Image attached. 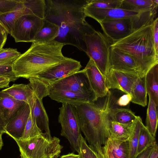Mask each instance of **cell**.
I'll list each match as a JSON object with an SVG mask.
<instances>
[{
  "instance_id": "6",
  "label": "cell",
  "mask_w": 158,
  "mask_h": 158,
  "mask_svg": "<svg viewBox=\"0 0 158 158\" xmlns=\"http://www.w3.org/2000/svg\"><path fill=\"white\" fill-rule=\"evenodd\" d=\"M85 53L105 77L110 70L111 45L112 42L104 34L95 31L83 36Z\"/></svg>"
},
{
  "instance_id": "14",
  "label": "cell",
  "mask_w": 158,
  "mask_h": 158,
  "mask_svg": "<svg viewBox=\"0 0 158 158\" xmlns=\"http://www.w3.org/2000/svg\"><path fill=\"white\" fill-rule=\"evenodd\" d=\"M30 113L29 105L25 103L6 124V133L15 140L21 139Z\"/></svg>"
},
{
  "instance_id": "13",
  "label": "cell",
  "mask_w": 158,
  "mask_h": 158,
  "mask_svg": "<svg viewBox=\"0 0 158 158\" xmlns=\"http://www.w3.org/2000/svg\"><path fill=\"white\" fill-rule=\"evenodd\" d=\"M110 69L139 75L138 66L133 58L128 54L115 48L111 47Z\"/></svg>"
},
{
  "instance_id": "15",
  "label": "cell",
  "mask_w": 158,
  "mask_h": 158,
  "mask_svg": "<svg viewBox=\"0 0 158 158\" xmlns=\"http://www.w3.org/2000/svg\"><path fill=\"white\" fill-rule=\"evenodd\" d=\"M87 4V3H86ZM86 5L84 12L86 17H89L98 23L106 19L132 18L139 13L135 11L118 9H101L90 7Z\"/></svg>"
},
{
  "instance_id": "43",
  "label": "cell",
  "mask_w": 158,
  "mask_h": 158,
  "mask_svg": "<svg viewBox=\"0 0 158 158\" xmlns=\"http://www.w3.org/2000/svg\"><path fill=\"white\" fill-rule=\"evenodd\" d=\"M10 82L8 78L0 77V88H8Z\"/></svg>"
},
{
  "instance_id": "29",
  "label": "cell",
  "mask_w": 158,
  "mask_h": 158,
  "mask_svg": "<svg viewBox=\"0 0 158 158\" xmlns=\"http://www.w3.org/2000/svg\"><path fill=\"white\" fill-rule=\"evenodd\" d=\"M158 106L149 98L147 109L145 127L154 137H155L158 126Z\"/></svg>"
},
{
  "instance_id": "30",
  "label": "cell",
  "mask_w": 158,
  "mask_h": 158,
  "mask_svg": "<svg viewBox=\"0 0 158 158\" xmlns=\"http://www.w3.org/2000/svg\"><path fill=\"white\" fill-rule=\"evenodd\" d=\"M142 123L141 118L138 116L135 121L132 133L128 139L129 145V158H136L137 156L139 135Z\"/></svg>"
},
{
  "instance_id": "3",
  "label": "cell",
  "mask_w": 158,
  "mask_h": 158,
  "mask_svg": "<svg viewBox=\"0 0 158 158\" xmlns=\"http://www.w3.org/2000/svg\"><path fill=\"white\" fill-rule=\"evenodd\" d=\"M152 30L153 23L144 26L125 38L112 43L110 46L133 58L138 66L139 76L141 77L158 64V53L155 46Z\"/></svg>"
},
{
  "instance_id": "49",
  "label": "cell",
  "mask_w": 158,
  "mask_h": 158,
  "mask_svg": "<svg viewBox=\"0 0 158 158\" xmlns=\"http://www.w3.org/2000/svg\"><path fill=\"white\" fill-rule=\"evenodd\" d=\"M1 99V98L0 97V100Z\"/></svg>"
},
{
  "instance_id": "18",
  "label": "cell",
  "mask_w": 158,
  "mask_h": 158,
  "mask_svg": "<svg viewBox=\"0 0 158 158\" xmlns=\"http://www.w3.org/2000/svg\"><path fill=\"white\" fill-rule=\"evenodd\" d=\"M0 112L6 124L13 118L22 106L26 103L15 99L8 94L0 91Z\"/></svg>"
},
{
  "instance_id": "40",
  "label": "cell",
  "mask_w": 158,
  "mask_h": 158,
  "mask_svg": "<svg viewBox=\"0 0 158 158\" xmlns=\"http://www.w3.org/2000/svg\"><path fill=\"white\" fill-rule=\"evenodd\" d=\"M90 147L94 150L97 158H106L102 146L97 144L94 147Z\"/></svg>"
},
{
  "instance_id": "9",
  "label": "cell",
  "mask_w": 158,
  "mask_h": 158,
  "mask_svg": "<svg viewBox=\"0 0 158 158\" xmlns=\"http://www.w3.org/2000/svg\"><path fill=\"white\" fill-rule=\"evenodd\" d=\"M50 90H66L94 95L84 69L69 75L50 85Z\"/></svg>"
},
{
  "instance_id": "39",
  "label": "cell",
  "mask_w": 158,
  "mask_h": 158,
  "mask_svg": "<svg viewBox=\"0 0 158 158\" xmlns=\"http://www.w3.org/2000/svg\"><path fill=\"white\" fill-rule=\"evenodd\" d=\"M156 144L150 146L138 155L136 158H149Z\"/></svg>"
},
{
  "instance_id": "42",
  "label": "cell",
  "mask_w": 158,
  "mask_h": 158,
  "mask_svg": "<svg viewBox=\"0 0 158 158\" xmlns=\"http://www.w3.org/2000/svg\"><path fill=\"white\" fill-rule=\"evenodd\" d=\"M8 34L6 32H0V51L6 43Z\"/></svg>"
},
{
  "instance_id": "44",
  "label": "cell",
  "mask_w": 158,
  "mask_h": 158,
  "mask_svg": "<svg viewBox=\"0 0 158 158\" xmlns=\"http://www.w3.org/2000/svg\"><path fill=\"white\" fill-rule=\"evenodd\" d=\"M6 124L0 112V131L2 134L6 133L5 127Z\"/></svg>"
},
{
  "instance_id": "33",
  "label": "cell",
  "mask_w": 158,
  "mask_h": 158,
  "mask_svg": "<svg viewBox=\"0 0 158 158\" xmlns=\"http://www.w3.org/2000/svg\"><path fill=\"white\" fill-rule=\"evenodd\" d=\"M21 55L15 48H2L0 51V63L12 66L16 60Z\"/></svg>"
},
{
  "instance_id": "20",
  "label": "cell",
  "mask_w": 158,
  "mask_h": 158,
  "mask_svg": "<svg viewBox=\"0 0 158 158\" xmlns=\"http://www.w3.org/2000/svg\"><path fill=\"white\" fill-rule=\"evenodd\" d=\"M43 98L35 95L33 106L30 108L31 112L35 118L39 127L42 131L51 135L48 117L42 101Z\"/></svg>"
},
{
  "instance_id": "4",
  "label": "cell",
  "mask_w": 158,
  "mask_h": 158,
  "mask_svg": "<svg viewBox=\"0 0 158 158\" xmlns=\"http://www.w3.org/2000/svg\"><path fill=\"white\" fill-rule=\"evenodd\" d=\"M106 102V100L102 106L95 101L75 106L79 118L81 131L91 147L97 144L105 145L110 137Z\"/></svg>"
},
{
  "instance_id": "27",
  "label": "cell",
  "mask_w": 158,
  "mask_h": 158,
  "mask_svg": "<svg viewBox=\"0 0 158 158\" xmlns=\"http://www.w3.org/2000/svg\"><path fill=\"white\" fill-rule=\"evenodd\" d=\"M158 6L154 0H122L119 8L139 13Z\"/></svg>"
},
{
  "instance_id": "12",
  "label": "cell",
  "mask_w": 158,
  "mask_h": 158,
  "mask_svg": "<svg viewBox=\"0 0 158 158\" xmlns=\"http://www.w3.org/2000/svg\"><path fill=\"white\" fill-rule=\"evenodd\" d=\"M138 75L110 69L106 77V87L110 89H116L131 95L134 83Z\"/></svg>"
},
{
  "instance_id": "19",
  "label": "cell",
  "mask_w": 158,
  "mask_h": 158,
  "mask_svg": "<svg viewBox=\"0 0 158 158\" xmlns=\"http://www.w3.org/2000/svg\"><path fill=\"white\" fill-rule=\"evenodd\" d=\"M17 100L24 101L31 108L34 103L35 94L30 85L14 84L10 87L2 90Z\"/></svg>"
},
{
  "instance_id": "41",
  "label": "cell",
  "mask_w": 158,
  "mask_h": 158,
  "mask_svg": "<svg viewBox=\"0 0 158 158\" xmlns=\"http://www.w3.org/2000/svg\"><path fill=\"white\" fill-rule=\"evenodd\" d=\"M102 149L104 152L106 158H114V157L109 149L108 141L106 143L102 146Z\"/></svg>"
},
{
  "instance_id": "22",
  "label": "cell",
  "mask_w": 158,
  "mask_h": 158,
  "mask_svg": "<svg viewBox=\"0 0 158 158\" xmlns=\"http://www.w3.org/2000/svg\"><path fill=\"white\" fill-rule=\"evenodd\" d=\"M43 20V25L38 32L33 43H48L55 40L58 36L59 26L45 19Z\"/></svg>"
},
{
  "instance_id": "8",
  "label": "cell",
  "mask_w": 158,
  "mask_h": 158,
  "mask_svg": "<svg viewBox=\"0 0 158 158\" xmlns=\"http://www.w3.org/2000/svg\"><path fill=\"white\" fill-rule=\"evenodd\" d=\"M43 20L35 15L25 13L16 20L10 35L16 42L33 43L43 25Z\"/></svg>"
},
{
  "instance_id": "21",
  "label": "cell",
  "mask_w": 158,
  "mask_h": 158,
  "mask_svg": "<svg viewBox=\"0 0 158 158\" xmlns=\"http://www.w3.org/2000/svg\"><path fill=\"white\" fill-rule=\"evenodd\" d=\"M26 13L35 16L30 8L24 5L23 0H22L21 3L14 10L0 15V22L8 34H11L16 20Z\"/></svg>"
},
{
  "instance_id": "24",
  "label": "cell",
  "mask_w": 158,
  "mask_h": 158,
  "mask_svg": "<svg viewBox=\"0 0 158 158\" xmlns=\"http://www.w3.org/2000/svg\"><path fill=\"white\" fill-rule=\"evenodd\" d=\"M106 110L109 120L122 124L134 123L138 116L135 115L128 108H115Z\"/></svg>"
},
{
  "instance_id": "50",
  "label": "cell",
  "mask_w": 158,
  "mask_h": 158,
  "mask_svg": "<svg viewBox=\"0 0 158 158\" xmlns=\"http://www.w3.org/2000/svg\"><path fill=\"white\" fill-rule=\"evenodd\" d=\"M157 158H158V157H157Z\"/></svg>"
},
{
  "instance_id": "47",
  "label": "cell",
  "mask_w": 158,
  "mask_h": 158,
  "mask_svg": "<svg viewBox=\"0 0 158 158\" xmlns=\"http://www.w3.org/2000/svg\"><path fill=\"white\" fill-rule=\"evenodd\" d=\"M0 32H6L7 33V31L0 22Z\"/></svg>"
},
{
  "instance_id": "10",
  "label": "cell",
  "mask_w": 158,
  "mask_h": 158,
  "mask_svg": "<svg viewBox=\"0 0 158 158\" xmlns=\"http://www.w3.org/2000/svg\"><path fill=\"white\" fill-rule=\"evenodd\" d=\"M137 15L132 18L106 19L99 23L104 34L113 43L125 38L133 31V24Z\"/></svg>"
},
{
  "instance_id": "2",
  "label": "cell",
  "mask_w": 158,
  "mask_h": 158,
  "mask_svg": "<svg viewBox=\"0 0 158 158\" xmlns=\"http://www.w3.org/2000/svg\"><path fill=\"white\" fill-rule=\"evenodd\" d=\"M64 45L55 40L47 43H32L12 64L16 77L18 78H33L39 73L67 60L69 58L64 56L62 52Z\"/></svg>"
},
{
  "instance_id": "48",
  "label": "cell",
  "mask_w": 158,
  "mask_h": 158,
  "mask_svg": "<svg viewBox=\"0 0 158 158\" xmlns=\"http://www.w3.org/2000/svg\"><path fill=\"white\" fill-rule=\"evenodd\" d=\"M2 133L0 131V150L2 149L3 145V142L2 139Z\"/></svg>"
},
{
  "instance_id": "17",
  "label": "cell",
  "mask_w": 158,
  "mask_h": 158,
  "mask_svg": "<svg viewBox=\"0 0 158 158\" xmlns=\"http://www.w3.org/2000/svg\"><path fill=\"white\" fill-rule=\"evenodd\" d=\"M51 99L58 102L66 103L74 106L98 99L95 95L79 93L66 90H50L48 96Z\"/></svg>"
},
{
  "instance_id": "32",
  "label": "cell",
  "mask_w": 158,
  "mask_h": 158,
  "mask_svg": "<svg viewBox=\"0 0 158 158\" xmlns=\"http://www.w3.org/2000/svg\"><path fill=\"white\" fill-rule=\"evenodd\" d=\"M42 132L37 124L35 118L31 112L21 139L33 137Z\"/></svg>"
},
{
  "instance_id": "5",
  "label": "cell",
  "mask_w": 158,
  "mask_h": 158,
  "mask_svg": "<svg viewBox=\"0 0 158 158\" xmlns=\"http://www.w3.org/2000/svg\"><path fill=\"white\" fill-rule=\"evenodd\" d=\"M15 141L21 158H57L63 147L58 138L45 132L33 137Z\"/></svg>"
},
{
  "instance_id": "26",
  "label": "cell",
  "mask_w": 158,
  "mask_h": 158,
  "mask_svg": "<svg viewBox=\"0 0 158 158\" xmlns=\"http://www.w3.org/2000/svg\"><path fill=\"white\" fill-rule=\"evenodd\" d=\"M135 122L131 124H124L109 120L110 138L119 140L128 139L132 132Z\"/></svg>"
},
{
  "instance_id": "36",
  "label": "cell",
  "mask_w": 158,
  "mask_h": 158,
  "mask_svg": "<svg viewBox=\"0 0 158 158\" xmlns=\"http://www.w3.org/2000/svg\"><path fill=\"white\" fill-rule=\"evenodd\" d=\"M22 0H0V15L14 10Z\"/></svg>"
},
{
  "instance_id": "38",
  "label": "cell",
  "mask_w": 158,
  "mask_h": 158,
  "mask_svg": "<svg viewBox=\"0 0 158 158\" xmlns=\"http://www.w3.org/2000/svg\"><path fill=\"white\" fill-rule=\"evenodd\" d=\"M152 35L156 49L158 53V18L155 19L153 23Z\"/></svg>"
},
{
  "instance_id": "7",
  "label": "cell",
  "mask_w": 158,
  "mask_h": 158,
  "mask_svg": "<svg viewBox=\"0 0 158 158\" xmlns=\"http://www.w3.org/2000/svg\"><path fill=\"white\" fill-rule=\"evenodd\" d=\"M59 109L58 121L61 127L60 135L68 140L72 148L78 153L82 135L76 109L74 105L63 103Z\"/></svg>"
},
{
  "instance_id": "35",
  "label": "cell",
  "mask_w": 158,
  "mask_h": 158,
  "mask_svg": "<svg viewBox=\"0 0 158 158\" xmlns=\"http://www.w3.org/2000/svg\"><path fill=\"white\" fill-rule=\"evenodd\" d=\"M80 158H97L92 149L88 145L81 135L80 139L79 151Z\"/></svg>"
},
{
  "instance_id": "28",
  "label": "cell",
  "mask_w": 158,
  "mask_h": 158,
  "mask_svg": "<svg viewBox=\"0 0 158 158\" xmlns=\"http://www.w3.org/2000/svg\"><path fill=\"white\" fill-rule=\"evenodd\" d=\"M108 142L109 149L114 158H129L128 139L119 140L110 138Z\"/></svg>"
},
{
  "instance_id": "46",
  "label": "cell",
  "mask_w": 158,
  "mask_h": 158,
  "mask_svg": "<svg viewBox=\"0 0 158 158\" xmlns=\"http://www.w3.org/2000/svg\"><path fill=\"white\" fill-rule=\"evenodd\" d=\"M158 156V147L157 144L156 145L149 158H157Z\"/></svg>"
},
{
  "instance_id": "37",
  "label": "cell",
  "mask_w": 158,
  "mask_h": 158,
  "mask_svg": "<svg viewBox=\"0 0 158 158\" xmlns=\"http://www.w3.org/2000/svg\"><path fill=\"white\" fill-rule=\"evenodd\" d=\"M0 77L8 78L10 81H14L18 78L13 72L12 66L0 63Z\"/></svg>"
},
{
  "instance_id": "23",
  "label": "cell",
  "mask_w": 158,
  "mask_h": 158,
  "mask_svg": "<svg viewBox=\"0 0 158 158\" xmlns=\"http://www.w3.org/2000/svg\"><path fill=\"white\" fill-rule=\"evenodd\" d=\"M147 94L157 106L158 105V64L151 68L145 76Z\"/></svg>"
},
{
  "instance_id": "11",
  "label": "cell",
  "mask_w": 158,
  "mask_h": 158,
  "mask_svg": "<svg viewBox=\"0 0 158 158\" xmlns=\"http://www.w3.org/2000/svg\"><path fill=\"white\" fill-rule=\"evenodd\" d=\"M80 62L71 58L56 65L37 74L36 77L46 81L50 85L80 70Z\"/></svg>"
},
{
  "instance_id": "25",
  "label": "cell",
  "mask_w": 158,
  "mask_h": 158,
  "mask_svg": "<svg viewBox=\"0 0 158 158\" xmlns=\"http://www.w3.org/2000/svg\"><path fill=\"white\" fill-rule=\"evenodd\" d=\"M147 94L145 76L142 77H138L132 86L131 102L145 107L147 105Z\"/></svg>"
},
{
  "instance_id": "16",
  "label": "cell",
  "mask_w": 158,
  "mask_h": 158,
  "mask_svg": "<svg viewBox=\"0 0 158 158\" xmlns=\"http://www.w3.org/2000/svg\"><path fill=\"white\" fill-rule=\"evenodd\" d=\"M92 90L97 99L107 95L109 90L106 85L105 77L100 72L91 58L84 69Z\"/></svg>"
},
{
  "instance_id": "34",
  "label": "cell",
  "mask_w": 158,
  "mask_h": 158,
  "mask_svg": "<svg viewBox=\"0 0 158 158\" xmlns=\"http://www.w3.org/2000/svg\"><path fill=\"white\" fill-rule=\"evenodd\" d=\"M122 0H87L86 5L91 7L101 9L119 8Z\"/></svg>"
},
{
  "instance_id": "1",
  "label": "cell",
  "mask_w": 158,
  "mask_h": 158,
  "mask_svg": "<svg viewBox=\"0 0 158 158\" xmlns=\"http://www.w3.org/2000/svg\"><path fill=\"white\" fill-rule=\"evenodd\" d=\"M44 19L59 27L55 40L86 51L83 36L95 30L86 21L84 7L87 0H45Z\"/></svg>"
},
{
  "instance_id": "45",
  "label": "cell",
  "mask_w": 158,
  "mask_h": 158,
  "mask_svg": "<svg viewBox=\"0 0 158 158\" xmlns=\"http://www.w3.org/2000/svg\"><path fill=\"white\" fill-rule=\"evenodd\" d=\"M60 158H80V156L79 154H75L71 153L62 155L61 156Z\"/></svg>"
},
{
  "instance_id": "31",
  "label": "cell",
  "mask_w": 158,
  "mask_h": 158,
  "mask_svg": "<svg viewBox=\"0 0 158 158\" xmlns=\"http://www.w3.org/2000/svg\"><path fill=\"white\" fill-rule=\"evenodd\" d=\"M153 137L143 123L140 128L137 148V155L150 146L156 143Z\"/></svg>"
}]
</instances>
